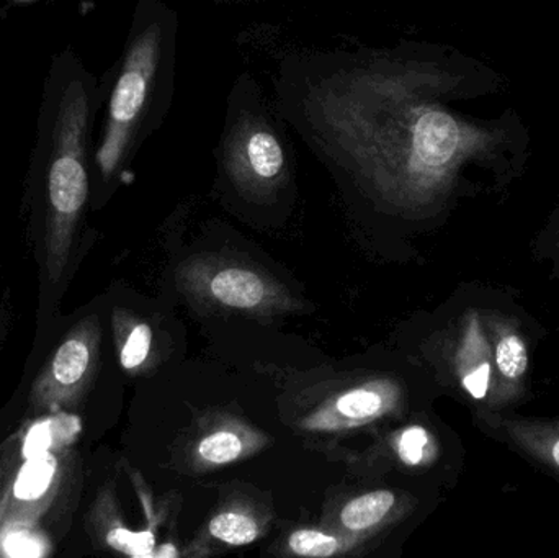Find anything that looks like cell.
Here are the masks:
<instances>
[{
	"label": "cell",
	"mask_w": 559,
	"mask_h": 558,
	"mask_svg": "<svg viewBox=\"0 0 559 558\" xmlns=\"http://www.w3.org/2000/svg\"><path fill=\"white\" fill-rule=\"evenodd\" d=\"M455 84L413 46L295 51L275 71V108L334 173L419 210L445 199L496 141L440 104Z\"/></svg>",
	"instance_id": "obj_1"
},
{
	"label": "cell",
	"mask_w": 559,
	"mask_h": 558,
	"mask_svg": "<svg viewBox=\"0 0 559 558\" xmlns=\"http://www.w3.org/2000/svg\"><path fill=\"white\" fill-rule=\"evenodd\" d=\"M177 35V12L163 0H141L97 154L105 176H111L170 110L176 94Z\"/></svg>",
	"instance_id": "obj_2"
},
{
	"label": "cell",
	"mask_w": 559,
	"mask_h": 558,
	"mask_svg": "<svg viewBox=\"0 0 559 558\" xmlns=\"http://www.w3.org/2000/svg\"><path fill=\"white\" fill-rule=\"evenodd\" d=\"M277 108L269 105L255 79L242 74L228 97L219 138V167L225 179L248 199H274L289 180L288 143Z\"/></svg>",
	"instance_id": "obj_3"
},
{
	"label": "cell",
	"mask_w": 559,
	"mask_h": 558,
	"mask_svg": "<svg viewBox=\"0 0 559 558\" xmlns=\"http://www.w3.org/2000/svg\"><path fill=\"white\" fill-rule=\"evenodd\" d=\"M87 97L81 85L72 84L58 121V156L49 169V200L59 215H75L87 199L88 180L84 161Z\"/></svg>",
	"instance_id": "obj_4"
},
{
	"label": "cell",
	"mask_w": 559,
	"mask_h": 558,
	"mask_svg": "<svg viewBox=\"0 0 559 558\" xmlns=\"http://www.w3.org/2000/svg\"><path fill=\"white\" fill-rule=\"evenodd\" d=\"M456 369L465 392L476 402L499 405L498 377L492 360L491 341L476 311L466 317L456 351Z\"/></svg>",
	"instance_id": "obj_5"
},
{
	"label": "cell",
	"mask_w": 559,
	"mask_h": 558,
	"mask_svg": "<svg viewBox=\"0 0 559 558\" xmlns=\"http://www.w3.org/2000/svg\"><path fill=\"white\" fill-rule=\"evenodd\" d=\"M485 327L498 377L499 405H504L522 395L531 366L528 347L521 331L506 318L489 314Z\"/></svg>",
	"instance_id": "obj_6"
},
{
	"label": "cell",
	"mask_w": 559,
	"mask_h": 558,
	"mask_svg": "<svg viewBox=\"0 0 559 558\" xmlns=\"http://www.w3.org/2000/svg\"><path fill=\"white\" fill-rule=\"evenodd\" d=\"M489 428L512 446L559 475V422L488 416Z\"/></svg>",
	"instance_id": "obj_7"
},
{
	"label": "cell",
	"mask_w": 559,
	"mask_h": 558,
	"mask_svg": "<svg viewBox=\"0 0 559 558\" xmlns=\"http://www.w3.org/2000/svg\"><path fill=\"white\" fill-rule=\"evenodd\" d=\"M216 300L233 308H254L264 300L265 287L254 272L245 269H226L212 281Z\"/></svg>",
	"instance_id": "obj_8"
},
{
	"label": "cell",
	"mask_w": 559,
	"mask_h": 558,
	"mask_svg": "<svg viewBox=\"0 0 559 558\" xmlns=\"http://www.w3.org/2000/svg\"><path fill=\"white\" fill-rule=\"evenodd\" d=\"M393 494L390 491H373L355 498L350 503L345 504L341 513V521L348 531H365L368 527L380 523L391 508L394 507Z\"/></svg>",
	"instance_id": "obj_9"
},
{
	"label": "cell",
	"mask_w": 559,
	"mask_h": 558,
	"mask_svg": "<svg viewBox=\"0 0 559 558\" xmlns=\"http://www.w3.org/2000/svg\"><path fill=\"white\" fill-rule=\"evenodd\" d=\"M56 461L51 455L43 454L29 458L23 465L15 482V495L20 500H36L41 497L55 477Z\"/></svg>",
	"instance_id": "obj_10"
},
{
	"label": "cell",
	"mask_w": 559,
	"mask_h": 558,
	"mask_svg": "<svg viewBox=\"0 0 559 558\" xmlns=\"http://www.w3.org/2000/svg\"><path fill=\"white\" fill-rule=\"evenodd\" d=\"M88 349L82 341L69 340L59 347L52 363V373L62 385H72L79 382L88 367Z\"/></svg>",
	"instance_id": "obj_11"
},
{
	"label": "cell",
	"mask_w": 559,
	"mask_h": 558,
	"mask_svg": "<svg viewBox=\"0 0 559 558\" xmlns=\"http://www.w3.org/2000/svg\"><path fill=\"white\" fill-rule=\"evenodd\" d=\"M210 533L229 546H248L258 539L259 527L245 514L223 513L212 520Z\"/></svg>",
	"instance_id": "obj_12"
},
{
	"label": "cell",
	"mask_w": 559,
	"mask_h": 558,
	"mask_svg": "<svg viewBox=\"0 0 559 558\" xmlns=\"http://www.w3.org/2000/svg\"><path fill=\"white\" fill-rule=\"evenodd\" d=\"M242 441L231 431H219L203 439L199 454L210 464H229L241 455Z\"/></svg>",
	"instance_id": "obj_13"
},
{
	"label": "cell",
	"mask_w": 559,
	"mask_h": 558,
	"mask_svg": "<svg viewBox=\"0 0 559 558\" xmlns=\"http://www.w3.org/2000/svg\"><path fill=\"white\" fill-rule=\"evenodd\" d=\"M289 549L301 557H331L341 549V543L321 531H296L289 537Z\"/></svg>",
	"instance_id": "obj_14"
},
{
	"label": "cell",
	"mask_w": 559,
	"mask_h": 558,
	"mask_svg": "<svg viewBox=\"0 0 559 558\" xmlns=\"http://www.w3.org/2000/svg\"><path fill=\"white\" fill-rule=\"evenodd\" d=\"M383 406L380 393L373 390L360 389L345 393L335 403V408L345 418L364 419L377 415Z\"/></svg>",
	"instance_id": "obj_15"
},
{
	"label": "cell",
	"mask_w": 559,
	"mask_h": 558,
	"mask_svg": "<svg viewBox=\"0 0 559 558\" xmlns=\"http://www.w3.org/2000/svg\"><path fill=\"white\" fill-rule=\"evenodd\" d=\"M108 544L121 553L128 554L133 557H151L153 556L156 539L151 531H143V533H131V531L118 527L108 534Z\"/></svg>",
	"instance_id": "obj_16"
},
{
	"label": "cell",
	"mask_w": 559,
	"mask_h": 558,
	"mask_svg": "<svg viewBox=\"0 0 559 558\" xmlns=\"http://www.w3.org/2000/svg\"><path fill=\"white\" fill-rule=\"evenodd\" d=\"M151 341H153L151 328L147 324H138L131 331L130 337H128L127 344L121 351V366L128 370L141 366L150 354Z\"/></svg>",
	"instance_id": "obj_17"
},
{
	"label": "cell",
	"mask_w": 559,
	"mask_h": 558,
	"mask_svg": "<svg viewBox=\"0 0 559 558\" xmlns=\"http://www.w3.org/2000/svg\"><path fill=\"white\" fill-rule=\"evenodd\" d=\"M430 439L426 429L414 426L401 435L397 451H400V458L403 459L404 464L419 465L426 459Z\"/></svg>",
	"instance_id": "obj_18"
},
{
	"label": "cell",
	"mask_w": 559,
	"mask_h": 558,
	"mask_svg": "<svg viewBox=\"0 0 559 558\" xmlns=\"http://www.w3.org/2000/svg\"><path fill=\"white\" fill-rule=\"evenodd\" d=\"M5 549L13 557H36L41 553L38 541L28 534H10L5 541Z\"/></svg>",
	"instance_id": "obj_19"
},
{
	"label": "cell",
	"mask_w": 559,
	"mask_h": 558,
	"mask_svg": "<svg viewBox=\"0 0 559 558\" xmlns=\"http://www.w3.org/2000/svg\"><path fill=\"white\" fill-rule=\"evenodd\" d=\"M49 442V428L48 425L36 426L32 432H29L28 439H26L25 452L28 458H35V455L43 454L48 448Z\"/></svg>",
	"instance_id": "obj_20"
},
{
	"label": "cell",
	"mask_w": 559,
	"mask_h": 558,
	"mask_svg": "<svg viewBox=\"0 0 559 558\" xmlns=\"http://www.w3.org/2000/svg\"><path fill=\"white\" fill-rule=\"evenodd\" d=\"M159 557H179V553L176 549H173L170 546H166V549L160 550Z\"/></svg>",
	"instance_id": "obj_21"
},
{
	"label": "cell",
	"mask_w": 559,
	"mask_h": 558,
	"mask_svg": "<svg viewBox=\"0 0 559 558\" xmlns=\"http://www.w3.org/2000/svg\"><path fill=\"white\" fill-rule=\"evenodd\" d=\"M213 2L225 3V2H233V0H213Z\"/></svg>",
	"instance_id": "obj_22"
}]
</instances>
